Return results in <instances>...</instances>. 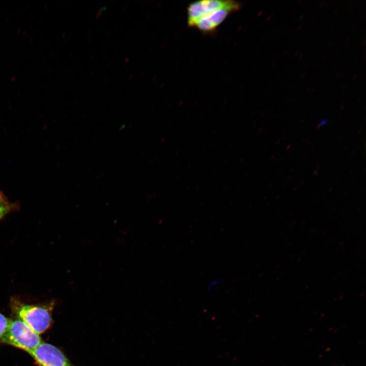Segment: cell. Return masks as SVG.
<instances>
[{
	"instance_id": "cell-6",
	"label": "cell",
	"mask_w": 366,
	"mask_h": 366,
	"mask_svg": "<svg viewBox=\"0 0 366 366\" xmlns=\"http://www.w3.org/2000/svg\"><path fill=\"white\" fill-rule=\"evenodd\" d=\"M19 208L18 203L10 202L7 199L0 200V220Z\"/></svg>"
},
{
	"instance_id": "cell-5",
	"label": "cell",
	"mask_w": 366,
	"mask_h": 366,
	"mask_svg": "<svg viewBox=\"0 0 366 366\" xmlns=\"http://www.w3.org/2000/svg\"><path fill=\"white\" fill-rule=\"evenodd\" d=\"M233 1L204 0L195 2L187 7V21L194 27L197 21L205 16L229 5Z\"/></svg>"
},
{
	"instance_id": "cell-8",
	"label": "cell",
	"mask_w": 366,
	"mask_h": 366,
	"mask_svg": "<svg viewBox=\"0 0 366 366\" xmlns=\"http://www.w3.org/2000/svg\"><path fill=\"white\" fill-rule=\"evenodd\" d=\"M220 282V281L219 280H216L211 281L210 282H209L207 286V288L208 289H210L216 286V285H218Z\"/></svg>"
},
{
	"instance_id": "cell-3",
	"label": "cell",
	"mask_w": 366,
	"mask_h": 366,
	"mask_svg": "<svg viewBox=\"0 0 366 366\" xmlns=\"http://www.w3.org/2000/svg\"><path fill=\"white\" fill-rule=\"evenodd\" d=\"M39 366H74L57 347L42 342L29 353Z\"/></svg>"
},
{
	"instance_id": "cell-1",
	"label": "cell",
	"mask_w": 366,
	"mask_h": 366,
	"mask_svg": "<svg viewBox=\"0 0 366 366\" xmlns=\"http://www.w3.org/2000/svg\"><path fill=\"white\" fill-rule=\"evenodd\" d=\"M54 303L37 305L26 304L16 299L11 300L13 313L39 335L46 331L51 322V311Z\"/></svg>"
},
{
	"instance_id": "cell-7",
	"label": "cell",
	"mask_w": 366,
	"mask_h": 366,
	"mask_svg": "<svg viewBox=\"0 0 366 366\" xmlns=\"http://www.w3.org/2000/svg\"><path fill=\"white\" fill-rule=\"evenodd\" d=\"M10 320L0 312V338L7 331Z\"/></svg>"
},
{
	"instance_id": "cell-2",
	"label": "cell",
	"mask_w": 366,
	"mask_h": 366,
	"mask_svg": "<svg viewBox=\"0 0 366 366\" xmlns=\"http://www.w3.org/2000/svg\"><path fill=\"white\" fill-rule=\"evenodd\" d=\"M0 342L29 353L43 341L39 334L23 321L17 319L10 320L7 331L0 338Z\"/></svg>"
},
{
	"instance_id": "cell-10",
	"label": "cell",
	"mask_w": 366,
	"mask_h": 366,
	"mask_svg": "<svg viewBox=\"0 0 366 366\" xmlns=\"http://www.w3.org/2000/svg\"><path fill=\"white\" fill-rule=\"evenodd\" d=\"M7 199L5 195L2 192L0 191V200H4Z\"/></svg>"
},
{
	"instance_id": "cell-4",
	"label": "cell",
	"mask_w": 366,
	"mask_h": 366,
	"mask_svg": "<svg viewBox=\"0 0 366 366\" xmlns=\"http://www.w3.org/2000/svg\"><path fill=\"white\" fill-rule=\"evenodd\" d=\"M239 2L233 1L229 5L218 9L201 18L196 23L194 27L204 34L214 33L217 28L231 13L240 8Z\"/></svg>"
},
{
	"instance_id": "cell-9",
	"label": "cell",
	"mask_w": 366,
	"mask_h": 366,
	"mask_svg": "<svg viewBox=\"0 0 366 366\" xmlns=\"http://www.w3.org/2000/svg\"><path fill=\"white\" fill-rule=\"evenodd\" d=\"M328 123V120L327 119H322L318 123L319 127H322L326 125Z\"/></svg>"
}]
</instances>
